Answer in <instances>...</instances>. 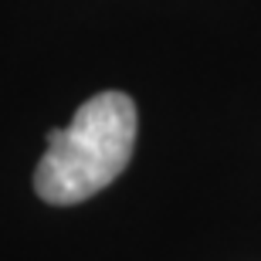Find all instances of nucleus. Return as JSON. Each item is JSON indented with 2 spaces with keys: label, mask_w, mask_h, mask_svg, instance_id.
I'll return each mask as SVG.
<instances>
[{
  "label": "nucleus",
  "mask_w": 261,
  "mask_h": 261,
  "mask_svg": "<svg viewBox=\"0 0 261 261\" xmlns=\"http://www.w3.org/2000/svg\"><path fill=\"white\" fill-rule=\"evenodd\" d=\"M139 112L126 92H98L65 129L48 133V149L34 170V190L44 203L71 207L116 184L133 160Z\"/></svg>",
  "instance_id": "1"
}]
</instances>
